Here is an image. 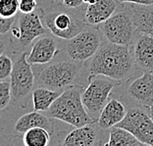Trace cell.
Masks as SVG:
<instances>
[{"instance_id":"6da1fadb","label":"cell","mask_w":153,"mask_h":146,"mask_svg":"<svg viewBox=\"0 0 153 146\" xmlns=\"http://www.w3.org/2000/svg\"><path fill=\"white\" fill-rule=\"evenodd\" d=\"M135 63L131 46L102 42L88 65L89 76L102 75L118 82H126L134 74Z\"/></svg>"},{"instance_id":"7a4b0ae2","label":"cell","mask_w":153,"mask_h":146,"mask_svg":"<svg viewBox=\"0 0 153 146\" xmlns=\"http://www.w3.org/2000/svg\"><path fill=\"white\" fill-rule=\"evenodd\" d=\"M82 86L79 85L73 84L67 87L46 111V115L51 119L62 121L75 127L96 123L82 104Z\"/></svg>"},{"instance_id":"3957f363","label":"cell","mask_w":153,"mask_h":146,"mask_svg":"<svg viewBox=\"0 0 153 146\" xmlns=\"http://www.w3.org/2000/svg\"><path fill=\"white\" fill-rule=\"evenodd\" d=\"M32 67L36 84L53 90H62L73 85L81 71L79 62L71 59L36 64Z\"/></svg>"},{"instance_id":"277c9868","label":"cell","mask_w":153,"mask_h":146,"mask_svg":"<svg viewBox=\"0 0 153 146\" xmlns=\"http://www.w3.org/2000/svg\"><path fill=\"white\" fill-rule=\"evenodd\" d=\"M121 83V82L102 75L88 76V85L82 90V101L88 114L95 122L109 101L112 90Z\"/></svg>"},{"instance_id":"5b68a950","label":"cell","mask_w":153,"mask_h":146,"mask_svg":"<svg viewBox=\"0 0 153 146\" xmlns=\"http://www.w3.org/2000/svg\"><path fill=\"white\" fill-rule=\"evenodd\" d=\"M98 29L107 40L120 45L131 46L137 36L131 7L115 12L108 20L99 24Z\"/></svg>"},{"instance_id":"8992f818","label":"cell","mask_w":153,"mask_h":146,"mask_svg":"<svg viewBox=\"0 0 153 146\" xmlns=\"http://www.w3.org/2000/svg\"><path fill=\"white\" fill-rule=\"evenodd\" d=\"M70 10H52L41 16L48 30L54 36L64 40L71 39L86 27L85 20L79 19Z\"/></svg>"},{"instance_id":"52a82bcc","label":"cell","mask_w":153,"mask_h":146,"mask_svg":"<svg viewBox=\"0 0 153 146\" xmlns=\"http://www.w3.org/2000/svg\"><path fill=\"white\" fill-rule=\"evenodd\" d=\"M101 32L98 27H86L66 42V53L69 59L82 63L93 57L102 44Z\"/></svg>"},{"instance_id":"ba28073f","label":"cell","mask_w":153,"mask_h":146,"mask_svg":"<svg viewBox=\"0 0 153 146\" xmlns=\"http://www.w3.org/2000/svg\"><path fill=\"white\" fill-rule=\"evenodd\" d=\"M115 127L128 130L144 145L153 146V120L146 108L131 105L128 107L126 117Z\"/></svg>"},{"instance_id":"9c48e42d","label":"cell","mask_w":153,"mask_h":146,"mask_svg":"<svg viewBox=\"0 0 153 146\" xmlns=\"http://www.w3.org/2000/svg\"><path fill=\"white\" fill-rule=\"evenodd\" d=\"M27 53H23L13 65L10 76L11 94L15 100H21L33 90L36 83L33 67L27 60Z\"/></svg>"},{"instance_id":"30bf717a","label":"cell","mask_w":153,"mask_h":146,"mask_svg":"<svg viewBox=\"0 0 153 146\" xmlns=\"http://www.w3.org/2000/svg\"><path fill=\"white\" fill-rule=\"evenodd\" d=\"M128 105L147 108L153 105V73L143 72L142 76L134 79L126 88Z\"/></svg>"},{"instance_id":"8fae6325","label":"cell","mask_w":153,"mask_h":146,"mask_svg":"<svg viewBox=\"0 0 153 146\" xmlns=\"http://www.w3.org/2000/svg\"><path fill=\"white\" fill-rule=\"evenodd\" d=\"M46 33L39 14L36 11L29 14H22L19 18L18 29L13 30V34L18 38L19 42L27 46L36 38Z\"/></svg>"},{"instance_id":"7c38bea8","label":"cell","mask_w":153,"mask_h":146,"mask_svg":"<svg viewBox=\"0 0 153 146\" xmlns=\"http://www.w3.org/2000/svg\"><path fill=\"white\" fill-rule=\"evenodd\" d=\"M101 130L96 123L76 127L64 138L62 144L65 146H105L106 141H104Z\"/></svg>"},{"instance_id":"4fadbf2b","label":"cell","mask_w":153,"mask_h":146,"mask_svg":"<svg viewBox=\"0 0 153 146\" xmlns=\"http://www.w3.org/2000/svg\"><path fill=\"white\" fill-rule=\"evenodd\" d=\"M133 56L135 66L141 71L153 73V36L137 33Z\"/></svg>"},{"instance_id":"5bb4252c","label":"cell","mask_w":153,"mask_h":146,"mask_svg":"<svg viewBox=\"0 0 153 146\" xmlns=\"http://www.w3.org/2000/svg\"><path fill=\"white\" fill-rule=\"evenodd\" d=\"M118 0H95L88 4L85 12V20L89 26H98L108 20L118 8Z\"/></svg>"},{"instance_id":"9a60e30c","label":"cell","mask_w":153,"mask_h":146,"mask_svg":"<svg viewBox=\"0 0 153 146\" xmlns=\"http://www.w3.org/2000/svg\"><path fill=\"white\" fill-rule=\"evenodd\" d=\"M57 53V44L50 36L40 37L33 43L32 50L27 56L30 65L46 64L52 61Z\"/></svg>"},{"instance_id":"2e32d148","label":"cell","mask_w":153,"mask_h":146,"mask_svg":"<svg viewBox=\"0 0 153 146\" xmlns=\"http://www.w3.org/2000/svg\"><path fill=\"white\" fill-rule=\"evenodd\" d=\"M128 109L125 104L117 98H111L100 113L96 125L102 130H110L126 117Z\"/></svg>"},{"instance_id":"e0dca14e","label":"cell","mask_w":153,"mask_h":146,"mask_svg":"<svg viewBox=\"0 0 153 146\" xmlns=\"http://www.w3.org/2000/svg\"><path fill=\"white\" fill-rule=\"evenodd\" d=\"M133 19L138 33L153 36V5L131 6Z\"/></svg>"},{"instance_id":"ac0fdd59","label":"cell","mask_w":153,"mask_h":146,"mask_svg":"<svg viewBox=\"0 0 153 146\" xmlns=\"http://www.w3.org/2000/svg\"><path fill=\"white\" fill-rule=\"evenodd\" d=\"M33 127H44L50 130L51 122L49 117L41 114L39 111L34 110V112L23 115L15 125V130L21 133H25L27 130Z\"/></svg>"},{"instance_id":"d6986e66","label":"cell","mask_w":153,"mask_h":146,"mask_svg":"<svg viewBox=\"0 0 153 146\" xmlns=\"http://www.w3.org/2000/svg\"><path fill=\"white\" fill-rule=\"evenodd\" d=\"M61 93L60 90H53L38 86L37 88L33 90V103L34 110L39 112H46Z\"/></svg>"},{"instance_id":"ffe728a7","label":"cell","mask_w":153,"mask_h":146,"mask_svg":"<svg viewBox=\"0 0 153 146\" xmlns=\"http://www.w3.org/2000/svg\"><path fill=\"white\" fill-rule=\"evenodd\" d=\"M143 146L144 144L134 135L123 127H113L109 130L108 141L105 146Z\"/></svg>"},{"instance_id":"44dd1931","label":"cell","mask_w":153,"mask_h":146,"mask_svg":"<svg viewBox=\"0 0 153 146\" xmlns=\"http://www.w3.org/2000/svg\"><path fill=\"white\" fill-rule=\"evenodd\" d=\"M23 142L26 146H46L50 142V134L44 127H33L24 133Z\"/></svg>"},{"instance_id":"7402d4cb","label":"cell","mask_w":153,"mask_h":146,"mask_svg":"<svg viewBox=\"0 0 153 146\" xmlns=\"http://www.w3.org/2000/svg\"><path fill=\"white\" fill-rule=\"evenodd\" d=\"M19 11V0H0V16L2 18H15Z\"/></svg>"},{"instance_id":"603a6c76","label":"cell","mask_w":153,"mask_h":146,"mask_svg":"<svg viewBox=\"0 0 153 146\" xmlns=\"http://www.w3.org/2000/svg\"><path fill=\"white\" fill-rule=\"evenodd\" d=\"M11 85L9 82H0V110L5 109L11 101Z\"/></svg>"},{"instance_id":"cb8c5ba5","label":"cell","mask_w":153,"mask_h":146,"mask_svg":"<svg viewBox=\"0 0 153 146\" xmlns=\"http://www.w3.org/2000/svg\"><path fill=\"white\" fill-rule=\"evenodd\" d=\"M13 63L11 58L7 55H0V82L5 81L11 76L13 70Z\"/></svg>"},{"instance_id":"d4e9b609","label":"cell","mask_w":153,"mask_h":146,"mask_svg":"<svg viewBox=\"0 0 153 146\" xmlns=\"http://www.w3.org/2000/svg\"><path fill=\"white\" fill-rule=\"evenodd\" d=\"M39 0H19V9L22 14L33 13L38 7Z\"/></svg>"},{"instance_id":"484cf974","label":"cell","mask_w":153,"mask_h":146,"mask_svg":"<svg viewBox=\"0 0 153 146\" xmlns=\"http://www.w3.org/2000/svg\"><path fill=\"white\" fill-rule=\"evenodd\" d=\"M14 22H15V18L4 19L0 16V36L8 33L9 30L12 29Z\"/></svg>"},{"instance_id":"4316f807","label":"cell","mask_w":153,"mask_h":146,"mask_svg":"<svg viewBox=\"0 0 153 146\" xmlns=\"http://www.w3.org/2000/svg\"><path fill=\"white\" fill-rule=\"evenodd\" d=\"M62 3L66 8L69 9H76L85 4L82 0H62Z\"/></svg>"},{"instance_id":"83f0119b","label":"cell","mask_w":153,"mask_h":146,"mask_svg":"<svg viewBox=\"0 0 153 146\" xmlns=\"http://www.w3.org/2000/svg\"><path fill=\"white\" fill-rule=\"evenodd\" d=\"M120 3H131L137 5H153V0H118Z\"/></svg>"},{"instance_id":"f1b7e54d","label":"cell","mask_w":153,"mask_h":146,"mask_svg":"<svg viewBox=\"0 0 153 146\" xmlns=\"http://www.w3.org/2000/svg\"><path fill=\"white\" fill-rule=\"evenodd\" d=\"M4 51H5V43H4V41L0 38V55H2Z\"/></svg>"},{"instance_id":"f546056e","label":"cell","mask_w":153,"mask_h":146,"mask_svg":"<svg viewBox=\"0 0 153 146\" xmlns=\"http://www.w3.org/2000/svg\"><path fill=\"white\" fill-rule=\"evenodd\" d=\"M146 110H147V112H148V114H149V116H150V117H151V119L153 120V105L150 106V107H147Z\"/></svg>"},{"instance_id":"4dcf8cb0","label":"cell","mask_w":153,"mask_h":146,"mask_svg":"<svg viewBox=\"0 0 153 146\" xmlns=\"http://www.w3.org/2000/svg\"><path fill=\"white\" fill-rule=\"evenodd\" d=\"M83 2L85 3V4H91V3H93L95 1V0H82Z\"/></svg>"},{"instance_id":"1f68e13d","label":"cell","mask_w":153,"mask_h":146,"mask_svg":"<svg viewBox=\"0 0 153 146\" xmlns=\"http://www.w3.org/2000/svg\"><path fill=\"white\" fill-rule=\"evenodd\" d=\"M54 2H57V3H61L62 2V0H53Z\"/></svg>"}]
</instances>
